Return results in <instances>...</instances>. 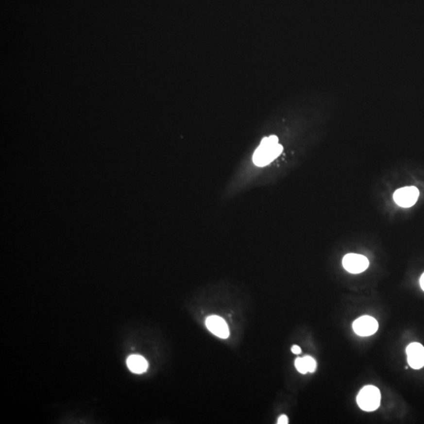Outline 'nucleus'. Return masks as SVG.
Listing matches in <instances>:
<instances>
[{
    "label": "nucleus",
    "instance_id": "obj_2",
    "mask_svg": "<svg viewBox=\"0 0 424 424\" xmlns=\"http://www.w3.org/2000/svg\"><path fill=\"white\" fill-rule=\"evenodd\" d=\"M420 196V191L415 187H406L398 188L393 194L395 203L402 207H411L416 203Z\"/></svg>",
    "mask_w": 424,
    "mask_h": 424
},
{
    "label": "nucleus",
    "instance_id": "obj_12",
    "mask_svg": "<svg viewBox=\"0 0 424 424\" xmlns=\"http://www.w3.org/2000/svg\"><path fill=\"white\" fill-rule=\"evenodd\" d=\"M420 286L422 288L423 290L424 291V272L423 273L422 276L420 277Z\"/></svg>",
    "mask_w": 424,
    "mask_h": 424
},
{
    "label": "nucleus",
    "instance_id": "obj_8",
    "mask_svg": "<svg viewBox=\"0 0 424 424\" xmlns=\"http://www.w3.org/2000/svg\"><path fill=\"white\" fill-rule=\"evenodd\" d=\"M295 365L296 369L302 374H305V373H308L307 367H306V364H305L304 357H298V358H296Z\"/></svg>",
    "mask_w": 424,
    "mask_h": 424
},
{
    "label": "nucleus",
    "instance_id": "obj_11",
    "mask_svg": "<svg viewBox=\"0 0 424 424\" xmlns=\"http://www.w3.org/2000/svg\"><path fill=\"white\" fill-rule=\"evenodd\" d=\"M291 351H292V353L295 354V355H299V354H301L302 353L301 348H300L299 346H297V345H294V346L291 347Z\"/></svg>",
    "mask_w": 424,
    "mask_h": 424
},
{
    "label": "nucleus",
    "instance_id": "obj_7",
    "mask_svg": "<svg viewBox=\"0 0 424 424\" xmlns=\"http://www.w3.org/2000/svg\"><path fill=\"white\" fill-rule=\"evenodd\" d=\"M127 365L128 369L132 373L136 374H141L145 373L148 369L147 361L143 356L140 355H131L127 360Z\"/></svg>",
    "mask_w": 424,
    "mask_h": 424
},
{
    "label": "nucleus",
    "instance_id": "obj_5",
    "mask_svg": "<svg viewBox=\"0 0 424 424\" xmlns=\"http://www.w3.org/2000/svg\"><path fill=\"white\" fill-rule=\"evenodd\" d=\"M408 363L414 369H422L424 366V347L419 342H412L406 349Z\"/></svg>",
    "mask_w": 424,
    "mask_h": 424
},
{
    "label": "nucleus",
    "instance_id": "obj_1",
    "mask_svg": "<svg viewBox=\"0 0 424 424\" xmlns=\"http://www.w3.org/2000/svg\"><path fill=\"white\" fill-rule=\"evenodd\" d=\"M380 391L374 386H366L363 388L356 397V402L359 407L366 412L376 410L380 406Z\"/></svg>",
    "mask_w": 424,
    "mask_h": 424
},
{
    "label": "nucleus",
    "instance_id": "obj_10",
    "mask_svg": "<svg viewBox=\"0 0 424 424\" xmlns=\"http://www.w3.org/2000/svg\"><path fill=\"white\" fill-rule=\"evenodd\" d=\"M278 424H288V418L285 415H282L280 416L277 421Z\"/></svg>",
    "mask_w": 424,
    "mask_h": 424
},
{
    "label": "nucleus",
    "instance_id": "obj_4",
    "mask_svg": "<svg viewBox=\"0 0 424 424\" xmlns=\"http://www.w3.org/2000/svg\"><path fill=\"white\" fill-rule=\"evenodd\" d=\"M379 328V324L375 318L370 316H363L356 319L353 328L356 334L360 336H369L375 334Z\"/></svg>",
    "mask_w": 424,
    "mask_h": 424
},
{
    "label": "nucleus",
    "instance_id": "obj_6",
    "mask_svg": "<svg viewBox=\"0 0 424 424\" xmlns=\"http://www.w3.org/2000/svg\"><path fill=\"white\" fill-rule=\"evenodd\" d=\"M205 324L211 333L220 338L226 339L230 336L227 324L219 316H210L206 319Z\"/></svg>",
    "mask_w": 424,
    "mask_h": 424
},
{
    "label": "nucleus",
    "instance_id": "obj_3",
    "mask_svg": "<svg viewBox=\"0 0 424 424\" xmlns=\"http://www.w3.org/2000/svg\"><path fill=\"white\" fill-rule=\"evenodd\" d=\"M342 265L346 271L351 273H360L366 271L369 261L366 257L358 254H347L342 259Z\"/></svg>",
    "mask_w": 424,
    "mask_h": 424
},
{
    "label": "nucleus",
    "instance_id": "obj_9",
    "mask_svg": "<svg viewBox=\"0 0 424 424\" xmlns=\"http://www.w3.org/2000/svg\"><path fill=\"white\" fill-rule=\"evenodd\" d=\"M305 359V364L307 367L308 373H314L317 368V363L313 357L309 356H304Z\"/></svg>",
    "mask_w": 424,
    "mask_h": 424
}]
</instances>
